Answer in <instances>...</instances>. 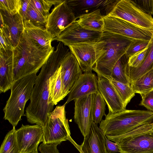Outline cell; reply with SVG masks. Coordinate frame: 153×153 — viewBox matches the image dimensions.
<instances>
[{"instance_id":"6da1fadb","label":"cell","mask_w":153,"mask_h":153,"mask_svg":"<svg viewBox=\"0 0 153 153\" xmlns=\"http://www.w3.org/2000/svg\"><path fill=\"white\" fill-rule=\"evenodd\" d=\"M69 50L59 42L37 76L30 102L25 110L27 121L31 124L44 127L46 123L47 114L53 111V107L50 104L49 100L50 79L58 69Z\"/></svg>"},{"instance_id":"7a4b0ae2","label":"cell","mask_w":153,"mask_h":153,"mask_svg":"<svg viewBox=\"0 0 153 153\" xmlns=\"http://www.w3.org/2000/svg\"><path fill=\"white\" fill-rule=\"evenodd\" d=\"M54 49L41 47L24 31L19 44L13 50L14 81L38 72Z\"/></svg>"},{"instance_id":"3957f363","label":"cell","mask_w":153,"mask_h":153,"mask_svg":"<svg viewBox=\"0 0 153 153\" xmlns=\"http://www.w3.org/2000/svg\"><path fill=\"white\" fill-rule=\"evenodd\" d=\"M153 121V111L126 109L116 113H108L100 123L99 128L105 136H117Z\"/></svg>"},{"instance_id":"277c9868","label":"cell","mask_w":153,"mask_h":153,"mask_svg":"<svg viewBox=\"0 0 153 153\" xmlns=\"http://www.w3.org/2000/svg\"><path fill=\"white\" fill-rule=\"evenodd\" d=\"M37 72L23 76L14 81L10 88V96L3 109L4 118L15 127L21 117L25 116L26 104L30 99Z\"/></svg>"},{"instance_id":"5b68a950","label":"cell","mask_w":153,"mask_h":153,"mask_svg":"<svg viewBox=\"0 0 153 153\" xmlns=\"http://www.w3.org/2000/svg\"><path fill=\"white\" fill-rule=\"evenodd\" d=\"M101 39L106 42L105 51L96 62L92 70L97 75L109 79L115 65L126 53L134 39L106 32H103Z\"/></svg>"},{"instance_id":"8992f818","label":"cell","mask_w":153,"mask_h":153,"mask_svg":"<svg viewBox=\"0 0 153 153\" xmlns=\"http://www.w3.org/2000/svg\"><path fill=\"white\" fill-rule=\"evenodd\" d=\"M153 127L152 122L121 135L106 136L117 143L120 153H153Z\"/></svg>"},{"instance_id":"52a82bcc","label":"cell","mask_w":153,"mask_h":153,"mask_svg":"<svg viewBox=\"0 0 153 153\" xmlns=\"http://www.w3.org/2000/svg\"><path fill=\"white\" fill-rule=\"evenodd\" d=\"M65 103L57 106L47 114L44 127L42 143H59L69 140L71 137L68 119L66 118Z\"/></svg>"},{"instance_id":"ba28073f","label":"cell","mask_w":153,"mask_h":153,"mask_svg":"<svg viewBox=\"0 0 153 153\" xmlns=\"http://www.w3.org/2000/svg\"><path fill=\"white\" fill-rule=\"evenodd\" d=\"M107 16L120 19L144 29L153 30L152 15L143 12L131 0H118Z\"/></svg>"},{"instance_id":"9c48e42d","label":"cell","mask_w":153,"mask_h":153,"mask_svg":"<svg viewBox=\"0 0 153 153\" xmlns=\"http://www.w3.org/2000/svg\"><path fill=\"white\" fill-rule=\"evenodd\" d=\"M103 32L120 35L134 39L150 40L153 30L144 29L120 19L104 16Z\"/></svg>"},{"instance_id":"30bf717a","label":"cell","mask_w":153,"mask_h":153,"mask_svg":"<svg viewBox=\"0 0 153 153\" xmlns=\"http://www.w3.org/2000/svg\"><path fill=\"white\" fill-rule=\"evenodd\" d=\"M106 42L102 39L93 43H83L68 47L84 72H92L96 62L105 52Z\"/></svg>"},{"instance_id":"8fae6325","label":"cell","mask_w":153,"mask_h":153,"mask_svg":"<svg viewBox=\"0 0 153 153\" xmlns=\"http://www.w3.org/2000/svg\"><path fill=\"white\" fill-rule=\"evenodd\" d=\"M78 18L67 0H64L54 6L47 18L46 29L53 39Z\"/></svg>"},{"instance_id":"7c38bea8","label":"cell","mask_w":153,"mask_h":153,"mask_svg":"<svg viewBox=\"0 0 153 153\" xmlns=\"http://www.w3.org/2000/svg\"><path fill=\"white\" fill-rule=\"evenodd\" d=\"M103 32L84 29L77 20L65 28L53 41L61 42L68 47L75 44L96 43L101 40Z\"/></svg>"},{"instance_id":"4fadbf2b","label":"cell","mask_w":153,"mask_h":153,"mask_svg":"<svg viewBox=\"0 0 153 153\" xmlns=\"http://www.w3.org/2000/svg\"><path fill=\"white\" fill-rule=\"evenodd\" d=\"M43 134V127L39 125L22 124L16 131L20 153H31L37 151L39 144L42 142Z\"/></svg>"},{"instance_id":"5bb4252c","label":"cell","mask_w":153,"mask_h":153,"mask_svg":"<svg viewBox=\"0 0 153 153\" xmlns=\"http://www.w3.org/2000/svg\"><path fill=\"white\" fill-rule=\"evenodd\" d=\"M60 67L61 98L62 100L69 94L71 88L82 73L77 59L70 51L63 59Z\"/></svg>"},{"instance_id":"9a60e30c","label":"cell","mask_w":153,"mask_h":153,"mask_svg":"<svg viewBox=\"0 0 153 153\" xmlns=\"http://www.w3.org/2000/svg\"><path fill=\"white\" fill-rule=\"evenodd\" d=\"M105 136L97 124L93 122L80 145L77 144L71 137L69 141L80 153H108L105 145Z\"/></svg>"},{"instance_id":"2e32d148","label":"cell","mask_w":153,"mask_h":153,"mask_svg":"<svg viewBox=\"0 0 153 153\" xmlns=\"http://www.w3.org/2000/svg\"><path fill=\"white\" fill-rule=\"evenodd\" d=\"M93 94L74 100V120L84 137L88 134L93 122Z\"/></svg>"},{"instance_id":"e0dca14e","label":"cell","mask_w":153,"mask_h":153,"mask_svg":"<svg viewBox=\"0 0 153 153\" xmlns=\"http://www.w3.org/2000/svg\"><path fill=\"white\" fill-rule=\"evenodd\" d=\"M4 19L1 31L14 48L19 44L25 30L24 20L19 13L11 15L0 10Z\"/></svg>"},{"instance_id":"ac0fdd59","label":"cell","mask_w":153,"mask_h":153,"mask_svg":"<svg viewBox=\"0 0 153 153\" xmlns=\"http://www.w3.org/2000/svg\"><path fill=\"white\" fill-rule=\"evenodd\" d=\"M98 79L92 72H84L76 81L71 88L66 104L71 101L97 91Z\"/></svg>"},{"instance_id":"d6986e66","label":"cell","mask_w":153,"mask_h":153,"mask_svg":"<svg viewBox=\"0 0 153 153\" xmlns=\"http://www.w3.org/2000/svg\"><path fill=\"white\" fill-rule=\"evenodd\" d=\"M97 87L107 105L109 113H114L126 109L123 102L111 81L97 75Z\"/></svg>"},{"instance_id":"ffe728a7","label":"cell","mask_w":153,"mask_h":153,"mask_svg":"<svg viewBox=\"0 0 153 153\" xmlns=\"http://www.w3.org/2000/svg\"><path fill=\"white\" fill-rule=\"evenodd\" d=\"M117 0H67L68 5L77 16L89 13L98 9H104L106 16L111 12Z\"/></svg>"},{"instance_id":"44dd1931","label":"cell","mask_w":153,"mask_h":153,"mask_svg":"<svg viewBox=\"0 0 153 153\" xmlns=\"http://www.w3.org/2000/svg\"><path fill=\"white\" fill-rule=\"evenodd\" d=\"M13 50H0V92L10 89L13 78Z\"/></svg>"},{"instance_id":"7402d4cb","label":"cell","mask_w":153,"mask_h":153,"mask_svg":"<svg viewBox=\"0 0 153 153\" xmlns=\"http://www.w3.org/2000/svg\"><path fill=\"white\" fill-rule=\"evenodd\" d=\"M24 22V31L33 41L43 48H54L51 44L53 39L46 28L36 26L27 21Z\"/></svg>"},{"instance_id":"603a6c76","label":"cell","mask_w":153,"mask_h":153,"mask_svg":"<svg viewBox=\"0 0 153 153\" xmlns=\"http://www.w3.org/2000/svg\"><path fill=\"white\" fill-rule=\"evenodd\" d=\"M104 16L102 14L101 10L98 9L80 15L77 21L79 24L84 29L92 31L103 32Z\"/></svg>"},{"instance_id":"cb8c5ba5","label":"cell","mask_w":153,"mask_h":153,"mask_svg":"<svg viewBox=\"0 0 153 153\" xmlns=\"http://www.w3.org/2000/svg\"><path fill=\"white\" fill-rule=\"evenodd\" d=\"M148 47V51L145 58L139 67L135 68L128 66L127 76L130 84L153 69V36L150 40Z\"/></svg>"},{"instance_id":"d4e9b609","label":"cell","mask_w":153,"mask_h":153,"mask_svg":"<svg viewBox=\"0 0 153 153\" xmlns=\"http://www.w3.org/2000/svg\"><path fill=\"white\" fill-rule=\"evenodd\" d=\"M61 88L62 80L60 66L51 77L49 80V100L50 104L53 107L61 100Z\"/></svg>"},{"instance_id":"484cf974","label":"cell","mask_w":153,"mask_h":153,"mask_svg":"<svg viewBox=\"0 0 153 153\" xmlns=\"http://www.w3.org/2000/svg\"><path fill=\"white\" fill-rule=\"evenodd\" d=\"M128 58L125 53L119 59L113 68L110 78L125 84L130 85L127 76Z\"/></svg>"},{"instance_id":"4316f807","label":"cell","mask_w":153,"mask_h":153,"mask_svg":"<svg viewBox=\"0 0 153 153\" xmlns=\"http://www.w3.org/2000/svg\"><path fill=\"white\" fill-rule=\"evenodd\" d=\"M135 93L146 94L153 90V69L130 84Z\"/></svg>"},{"instance_id":"83f0119b","label":"cell","mask_w":153,"mask_h":153,"mask_svg":"<svg viewBox=\"0 0 153 153\" xmlns=\"http://www.w3.org/2000/svg\"><path fill=\"white\" fill-rule=\"evenodd\" d=\"M106 105L104 99L98 91L93 94L92 114L93 122L96 124L100 123L103 116H106Z\"/></svg>"},{"instance_id":"f1b7e54d","label":"cell","mask_w":153,"mask_h":153,"mask_svg":"<svg viewBox=\"0 0 153 153\" xmlns=\"http://www.w3.org/2000/svg\"><path fill=\"white\" fill-rule=\"evenodd\" d=\"M113 84L120 97L125 109L135 93L130 85L123 83L113 79H108Z\"/></svg>"},{"instance_id":"f546056e","label":"cell","mask_w":153,"mask_h":153,"mask_svg":"<svg viewBox=\"0 0 153 153\" xmlns=\"http://www.w3.org/2000/svg\"><path fill=\"white\" fill-rule=\"evenodd\" d=\"M15 127L6 134L2 143L0 153H20L17 141Z\"/></svg>"},{"instance_id":"4dcf8cb0","label":"cell","mask_w":153,"mask_h":153,"mask_svg":"<svg viewBox=\"0 0 153 153\" xmlns=\"http://www.w3.org/2000/svg\"><path fill=\"white\" fill-rule=\"evenodd\" d=\"M25 20L29 21L36 26L46 28L47 19L36 8L31 0L24 21Z\"/></svg>"},{"instance_id":"1f68e13d","label":"cell","mask_w":153,"mask_h":153,"mask_svg":"<svg viewBox=\"0 0 153 153\" xmlns=\"http://www.w3.org/2000/svg\"><path fill=\"white\" fill-rule=\"evenodd\" d=\"M63 0H31L36 8L46 19L50 14L49 10L53 5H58L64 1Z\"/></svg>"},{"instance_id":"d6a6232c","label":"cell","mask_w":153,"mask_h":153,"mask_svg":"<svg viewBox=\"0 0 153 153\" xmlns=\"http://www.w3.org/2000/svg\"><path fill=\"white\" fill-rule=\"evenodd\" d=\"M21 0H0V10L13 15L19 13Z\"/></svg>"},{"instance_id":"836d02e7","label":"cell","mask_w":153,"mask_h":153,"mask_svg":"<svg viewBox=\"0 0 153 153\" xmlns=\"http://www.w3.org/2000/svg\"><path fill=\"white\" fill-rule=\"evenodd\" d=\"M150 40L134 39L128 49L126 54L128 58L147 48Z\"/></svg>"},{"instance_id":"e575fe53","label":"cell","mask_w":153,"mask_h":153,"mask_svg":"<svg viewBox=\"0 0 153 153\" xmlns=\"http://www.w3.org/2000/svg\"><path fill=\"white\" fill-rule=\"evenodd\" d=\"M148 51V47L128 58V66L133 68L139 67L145 59Z\"/></svg>"},{"instance_id":"d590c367","label":"cell","mask_w":153,"mask_h":153,"mask_svg":"<svg viewBox=\"0 0 153 153\" xmlns=\"http://www.w3.org/2000/svg\"><path fill=\"white\" fill-rule=\"evenodd\" d=\"M131 1L145 13L151 15H153V0Z\"/></svg>"},{"instance_id":"8d00e7d4","label":"cell","mask_w":153,"mask_h":153,"mask_svg":"<svg viewBox=\"0 0 153 153\" xmlns=\"http://www.w3.org/2000/svg\"><path fill=\"white\" fill-rule=\"evenodd\" d=\"M142 100L140 104L153 112V90L149 93L141 95Z\"/></svg>"},{"instance_id":"74e56055","label":"cell","mask_w":153,"mask_h":153,"mask_svg":"<svg viewBox=\"0 0 153 153\" xmlns=\"http://www.w3.org/2000/svg\"><path fill=\"white\" fill-rule=\"evenodd\" d=\"M59 143L41 144L38 147L41 153H60L57 148Z\"/></svg>"},{"instance_id":"f35d334b","label":"cell","mask_w":153,"mask_h":153,"mask_svg":"<svg viewBox=\"0 0 153 153\" xmlns=\"http://www.w3.org/2000/svg\"><path fill=\"white\" fill-rule=\"evenodd\" d=\"M0 50H13L14 48L1 31H0Z\"/></svg>"},{"instance_id":"ab89813d","label":"cell","mask_w":153,"mask_h":153,"mask_svg":"<svg viewBox=\"0 0 153 153\" xmlns=\"http://www.w3.org/2000/svg\"><path fill=\"white\" fill-rule=\"evenodd\" d=\"M105 142L107 150L108 153L120 152L117 143L110 141L106 136Z\"/></svg>"},{"instance_id":"60d3db41","label":"cell","mask_w":153,"mask_h":153,"mask_svg":"<svg viewBox=\"0 0 153 153\" xmlns=\"http://www.w3.org/2000/svg\"><path fill=\"white\" fill-rule=\"evenodd\" d=\"M30 0H21V7L19 13L21 16L24 21L26 18Z\"/></svg>"},{"instance_id":"b9f144b4","label":"cell","mask_w":153,"mask_h":153,"mask_svg":"<svg viewBox=\"0 0 153 153\" xmlns=\"http://www.w3.org/2000/svg\"><path fill=\"white\" fill-rule=\"evenodd\" d=\"M31 153H38V151H35L33 152H31Z\"/></svg>"},{"instance_id":"7bdbcfd3","label":"cell","mask_w":153,"mask_h":153,"mask_svg":"<svg viewBox=\"0 0 153 153\" xmlns=\"http://www.w3.org/2000/svg\"><path fill=\"white\" fill-rule=\"evenodd\" d=\"M152 130H153V128H152Z\"/></svg>"}]
</instances>
